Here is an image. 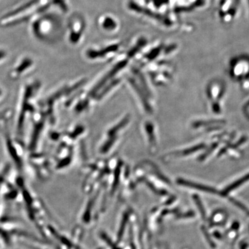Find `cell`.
<instances>
[{"label": "cell", "instance_id": "3", "mask_svg": "<svg viewBox=\"0 0 249 249\" xmlns=\"http://www.w3.org/2000/svg\"><path fill=\"white\" fill-rule=\"evenodd\" d=\"M34 60L30 57L25 56L19 59L16 62L14 66L12 67L9 71L10 79L18 80L27 76L29 71L34 68Z\"/></svg>", "mask_w": 249, "mask_h": 249}, {"label": "cell", "instance_id": "2", "mask_svg": "<svg viewBox=\"0 0 249 249\" xmlns=\"http://www.w3.org/2000/svg\"><path fill=\"white\" fill-rule=\"evenodd\" d=\"M5 144L13 161L18 168H22L25 160V150L22 142L19 140H15L11 136L6 135L5 136Z\"/></svg>", "mask_w": 249, "mask_h": 249}, {"label": "cell", "instance_id": "1", "mask_svg": "<svg viewBox=\"0 0 249 249\" xmlns=\"http://www.w3.org/2000/svg\"><path fill=\"white\" fill-rule=\"evenodd\" d=\"M37 83H26L22 87L21 91L20 102L18 107V120L16 122V129L19 136L24 134L26 125L28 123V115L34 111V107L31 103V99L34 98Z\"/></svg>", "mask_w": 249, "mask_h": 249}, {"label": "cell", "instance_id": "5", "mask_svg": "<svg viewBox=\"0 0 249 249\" xmlns=\"http://www.w3.org/2000/svg\"><path fill=\"white\" fill-rule=\"evenodd\" d=\"M8 58V53L5 49H0V65L6 61Z\"/></svg>", "mask_w": 249, "mask_h": 249}, {"label": "cell", "instance_id": "7", "mask_svg": "<svg viewBox=\"0 0 249 249\" xmlns=\"http://www.w3.org/2000/svg\"><path fill=\"white\" fill-rule=\"evenodd\" d=\"M5 91L1 86H0V103H1L4 101L5 98Z\"/></svg>", "mask_w": 249, "mask_h": 249}, {"label": "cell", "instance_id": "6", "mask_svg": "<svg viewBox=\"0 0 249 249\" xmlns=\"http://www.w3.org/2000/svg\"><path fill=\"white\" fill-rule=\"evenodd\" d=\"M126 219H127V216H124V220H123V224L122 227L121 228V230L119 231V239L120 240L121 236L123 235V232H124V225H125L126 224Z\"/></svg>", "mask_w": 249, "mask_h": 249}, {"label": "cell", "instance_id": "4", "mask_svg": "<svg viewBox=\"0 0 249 249\" xmlns=\"http://www.w3.org/2000/svg\"><path fill=\"white\" fill-rule=\"evenodd\" d=\"M14 116V111L11 108H5L0 110V125L9 123Z\"/></svg>", "mask_w": 249, "mask_h": 249}]
</instances>
